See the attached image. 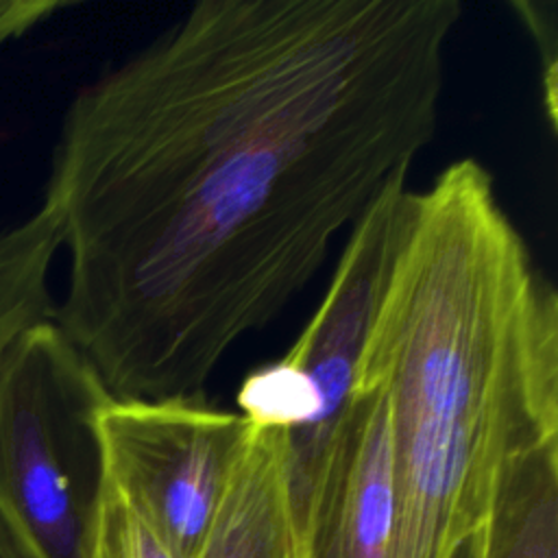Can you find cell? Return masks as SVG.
Masks as SVG:
<instances>
[{
  "label": "cell",
  "instance_id": "11",
  "mask_svg": "<svg viewBox=\"0 0 558 558\" xmlns=\"http://www.w3.org/2000/svg\"><path fill=\"white\" fill-rule=\"evenodd\" d=\"M521 20L527 24L541 54H543V85H545V107L547 120L556 126V7L551 2H514L512 4Z\"/></svg>",
  "mask_w": 558,
  "mask_h": 558
},
{
  "label": "cell",
  "instance_id": "8",
  "mask_svg": "<svg viewBox=\"0 0 558 558\" xmlns=\"http://www.w3.org/2000/svg\"><path fill=\"white\" fill-rule=\"evenodd\" d=\"M480 532V558H558V442L501 469Z\"/></svg>",
  "mask_w": 558,
  "mask_h": 558
},
{
  "label": "cell",
  "instance_id": "1",
  "mask_svg": "<svg viewBox=\"0 0 558 558\" xmlns=\"http://www.w3.org/2000/svg\"><path fill=\"white\" fill-rule=\"evenodd\" d=\"M458 0H201L70 100L52 320L116 399H205L438 131Z\"/></svg>",
  "mask_w": 558,
  "mask_h": 558
},
{
  "label": "cell",
  "instance_id": "13",
  "mask_svg": "<svg viewBox=\"0 0 558 558\" xmlns=\"http://www.w3.org/2000/svg\"><path fill=\"white\" fill-rule=\"evenodd\" d=\"M482 551V532H473L471 536H466L464 541H460L449 558H480Z\"/></svg>",
  "mask_w": 558,
  "mask_h": 558
},
{
  "label": "cell",
  "instance_id": "4",
  "mask_svg": "<svg viewBox=\"0 0 558 558\" xmlns=\"http://www.w3.org/2000/svg\"><path fill=\"white\" fill-rule=\"evenodd\" d=\"M102 477L174 558H196L248 423L205 399H116L94 418Z\"/></svg>",
  "mask_w": 558,
  "mask_h": 558
},
{
  "label": "cell",
  "instance_id": "6",
  "mask_svg": "<svg viewBox=\"0 0 558 558\" xmlns=\"http://www.w3.org/2000/svg\"><path fill=\"white\" fill-rule=\"evenodd\" d=\"M299 558H390L395 480L384 395L353 384L323 458L288 480Z\"/></svg>",
  "mask_w": 558,
  "mask_h": 558
},
{
  "label": "cell",
  "instance_id": "10",
  "mask_svg": "<svg viewBox=\"0 0 558 558\" xmlns=\"http://www.w3.org/2000/svg\"><path fill=\"white\" fill-rule=\"evenodd\" d=\"M85 558H174L142 514L102 477Z\"/></svg>",
  "mask_w": 558,
  "mask_h": 558
},
{
  "label": "cell",
  "instance_id": "5",
  "mask_svg": "<svg viewBox=\"0 0 558 558\" xmlns=\"http://www.w3.org/2000/svg\"><path fill=\"white\" fill-rule=\"evenodd\" d=\"M414 190L408 174L392 179L349 229L331 281L283 355L310 381L316 416L301 432H286L288 477L305 475L325 453L351 401L357 364L405 235Z\"/></svg>",
  "mask_w": 558,
  "mask_h": 558
},
{
  "label": "cell",
  "instance_id": "12",
  "mask_svg": "<svg viewBox=\"0 0 558 558\" xmlns=\"http://www.w3.org/2000/svg\"><path fill=\"white\" fill-rule=\"evenodd\" d=\"M70 4L65 0H0V44L26 35Z\"/></svg>",
  "mask_w": 558,
  "mask_h": 558
},
{
  "label": "cell",
  "instance_id": "7",
  "mask_svg": "<svg viewBox=\"0 0 558 558\" xmlns=\"http://www.w3.org/2000/svg\"><path fill=\"white\" fill-rule=\"evenodd\" d=\"M196 558H299L286 429L248 423L220 508Z\"/></svg>",
  "mask_w": 558,
  "mask_h": 558
},
{
  "label": "cell",
  "instance_id": "2",
  "mask_svg": "<svg viewBox=\"0 0 558 558\" xmlns=\"http://www.w3.org/2000/svg\"><path fill=\"white\" fill-rule=\"evenodd\" d=\"M355 381L388 405L390 558H449L501 469L558 442V294L477 159L414 190Z\"/></svg>",
  "mask_w": 558,
  "mask_h": 558
},
{
  "label": "cell",
  "instance_id": "14",
  "mask_svg": "<svg viewBox=\"0 0 558 558\" xmlns=\"http://www.w3.org/2000/svg\"><path fill=\"white\" fill-rule=\"evenodd\" d=\"M0 558H22L20 551L11 545V541L0 530Z\"/></svg>",
  "mask_w": 558,
  "mask_h": 558
},
{
  "label": "cell",
  "instance_id": "9",
  "mask_svg": "<svg viewBox=\"0 0 558 558\" xmlns=\"http://www.w3.org/2000/svg\"><path fill=\"white\" fill-rule=\"evenodd\" d=\"M61 231L50 207L0 229V366L15 340L54 316L50 268Z\"/></svg>",
  "mask_w": 558,
  "mask_h": 558
},
{
  "label": "cell",
  "instance_id": "3",
  "mask_svg": "<svg viewBox=\"0 0 558 558\" xmlns=\"http://www.w3.org/2000/svg\"><path fill=\"white\" fill-rule=\"evenodd\" d=\"M85 355L50 318L0 366V530L22 558H85L109 399Z\"/></svg>",
  "mask_w": 558,
  "mask_h": 558
}]
</instances>
